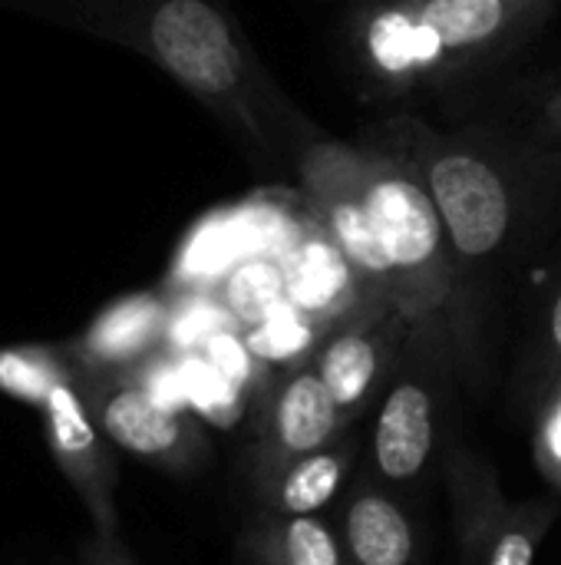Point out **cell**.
Masks as SVG:
<instances>
[{
    "mask_svg": "<svg viewBox=\"0 0 561 565\" xmlns=\"http://www.w3.org/2000/svg\"><path fill=\"white\" fill-rule=\"evenodd\" d=\"M63 17L169 73L261 172L298 179L327 136L274 83L228 0H63Z\"/></svg>",
    "mask_w": 561,
    "mask_h": 565,
    "instance_id": "obj_1",
    "label": "cell"
},
{
    "mask_svg": "<svg viewBox=\"0 0 561 565\" xmlns=\"http://www.w3.org/2000/svg\"><path fill=\"white\" fill-rule=\"evenodd\" d=\"M360 139L400 156L433 199L456 281L532 252L561 222V149L486 126L436 129L393 113Z\"/></svg>",
    "mask_w": 561,
    "mask_h": 565,
    "instance_id": "obj_2",
    "label": "cell"
},
{
    "mask_svg": "<svg viewBox=\"0 0 561 565\" xmlns=\"http://www.w3.org/2000/svg\"><path fill=\"white\" fill-rule=\"evenodd\" d=\"M561 0H364L344 23L347 63L380 99L440 96L506 70Z\"/></svg>",
    "mask_w": 561,
    "mask_h": 565,
    "instance_id": "obj_3",
    "label": "cell"
},
{
    "mask_svg": "<svg viewBox=\"0 0 561 565\" xmlns=\"http://www.w3.org/2000/svg\"><path fill=\"white\" fill-rule=\"evenodd\" d=\"M350 166L384 262L387 305L410 318L440 308L460 281L440 212L423 182L400 156L360 136L350 142Z\"/></svg>",
    "mask_w": 561,
    "mask_h": 565,
    "instance_id": "obj_4",
    "label": "cell"
},
{
    "mask_svg": "<svg viewBox=\"0 0 561 565\" xmlns=\"http://www.w3.org/2000/svg\"><path fill=\"white\" fill-rule=\"evenodd\" d=\"M40 427L46 450L66 483L76 490L83 507L89 510L96 533L112 536L116 533V510H112V490H116V467L106 450V437L96 427L79 384H76V367L69 377H63L50 397L43 401Z\"/></svg>",
    "mask_w": 561,
    "mask_h": 565,
    "instance_id": "obj_5",
    "label": "cell"
},
{
    "mask_svg": "<svg viewBox=\"0 0 561 565\" xmlns=\"http://www.w3.org/2000/svg\"><path fill=\"white\" fill-rule=\"evenodd\" d=\"M76 384L96 427L112 447L155 463H169L185 450L182 414L159 401L149 387L109 381L103 371H89L79 364Z\"/></svg>",
    "mask_w": 561,
    "mask_h": 565,
    "instance_id": "obj_6",
    "label": "cell"
},
{
    "mask_svg": "<svg viewBox=\"0 0 561 565\" xmlns=\"http://www.w3.org/2000/svg\"><path fill=\"white\" fill-rule=\"evenodd\" d=\"M433 447V401L430 394L407 381L397 384L377 420V463L390 480H407L420 473Z\"/></svg>",
    "mask_w": 561,
    "mask_h": 565,
    "instance_id": "obj_7",
    "label": "cell"
},
{
    "mask_svg": "<svg viewBox=\"0 0 561 565\" xmlns=\"http://www.w3.org/2000/svg\"><path fill=\"white\" fill-rule=\"evenodd\" d=\"M165 331V308L152 295H139L129 301H119L112 311H106L83 341L69 344L79 367L103 371L126 364L139 354H145L159 334Z\"/></svg>",
    "mask_w": 561,
    "mask_h": 565,
    "instance_id": "obj_8",
    "label": "cell"
},
{
    "mask_svg": "<svg viewBox=\"0 0 561 565\" xmlns=\"http://www.w3.org/2000/svg\"><path fill=\"white\" fill-rule=\"evenodd\" d=\"M347 543L360 565H407L413 556L410 523L384 497H360L350 507Z\"/></svg>",
    "mask_w": 561,
    "mask_h": 565,
    "instance_id": "obj_9",
    "label": "cell"
},
{
    "mask_svg": "<svg viewBox=\"0 0 561 565\" xmlns=\"http://www.w3.org/2000/svg\"><path fill=\"white\" fill-rule=\"evenodd\" d=\"M337 404L321 374H298L278 401V437L294 454L317 450L337 424Z\"/></svg>",
    "mask_w": 561,
    "mask_h": 565,
    "instance_id": "obj_10",
    "label": "cell"
},
{
    "mask_svg": "<svg viewBox=\"0 0 561 565\" xmlns=\"http://www.w3.org/2000/svg\"><path fill=\"white\" fill-rule=\"evenodd\" d=\"M73 367L76 358L69 348H56V344L0 348V394L40 411L50 391L63 377H69Z\"/></svg>",
    "mask_w": 561,
    "mask_h": 565,
    "instance_id": "obj_11",
    "label": "cell"
},
{
    "mask_svg": "<svg viewBox=\"0 0 561 565\" xmlns=\"http://www.w3.org/2000/svg\"><path fill=\"white\" fill-rule=\"evenodd\" d=\"M380 367V351L370 334L344 331L321 354V381L337 407H354L374 384Z\"/></svg>",
    "mask_w": 561,
    "mask_h": 565,
    "instance_id": "obj_12",
    "label": "cell"
},
{
    "mask_svg": "<svg viewBox=\"0 0 561 565\" xmlns=\"http://www.w3.org/2000/svg\"><path fill=\"white\" fill-rule=\"evenodd\" d=\"M341 487V460L337 457H308L301 460L288 480H284V490H281V503L288 513L294 516H308L314 510H321Z\"/></svg>",
    "mask_w": 561,
    "mask_h": 565,
    "instance_id": "obj_13",
    "label": "cell"
},
{
    "mask_svg": "<svg viewBox=\"0 0 561 565\" xmlns=\"http://www.w3.org/2000/svg\"><path fill=\"white\" fill-rule=\"evenodd\" d=\"M288 565H341L334 536L308 516H294L284 533Z\"/></svg>",
    "mask_w": 561,
    "mask_h": 565,
    "instance_id": "obj_14",
    "label": "cell"
},
{
    "mask_svg": "<svg viewBox=\"0 0 561 565\" xmlns=\"http://www.w3.org/2000/svg\"><path fill=\"white\" fill-rule=\"evenodd\" d=\"M529 136L546 142V146H555L561 149V83L552 86L542 103L536 106V116L529 122Z\"/></svg>",
    "mask_w": 561,
    "mask_h": 565,
    "instance_id": "obj_15",
    "label": "cell"
},
{
    "mask_svg": "<svg viewBox=\"0 0 561 565\" xmlns=\"http://www.w3.org/2000/svg\"><path fill=\"white\" fill-rule=\"evenodd\" d=\"M532 559H536L532 540L526 533H506L496 543L489 565H532Z\"/></svg>",
    "mask_w": 561,
    "mask_h": 565,
    "instance_id": "obj_16",
    "label": "cell"
},
{
    "mask_svg": "<svg viewBox=\"0 0 561 565\" xmlns=\"http://www.w3.org/2000/svg\"><path fill=\"white\" fill-rule=\"evenodd\" d=\"M79 565H129L126 553L116 546L112 536H96L93 543H86Z\"/></svg>",
    "mask_w": 561,
    "mask_h": 565,
    "instance_id": "obj_17",
    "label": "cell"
},
{
    "mask_svg": "<svg viewBox=\"0 0 561 565\" xmlns=\"http://www.w3.org/2000/svg\"><path fill=\"white\" fill-rule=\"evenodd\" d=\"M549 341H552V348L561 354V285L559 291H555L552 308H549Z\"/></svg>",
    "mask_w": 561,
    "mask_h": 565,
    "instance_id": "obj_18",
    "label": "cell"
},
{
    "mask_svg": "<svg viewBox=\"0 0 561 565\" xmlns=\"http://www.w3.org/2000/svg\"><path fill=\"white\" fill-rule=\"evenodd\" d=\"M552 447H555V454L561 457V414L555 417V424H552Z\"/></svg>",
    "mask_w": 561,
    "mask_h": 565,
    "instance_id": "obj_19",
    "label": "cell"
}]
</instances>
